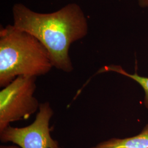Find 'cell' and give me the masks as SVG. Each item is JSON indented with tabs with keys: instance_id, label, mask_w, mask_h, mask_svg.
<instances>
[{
	"instance_id": "ba28073f",
	"label": "cell",
	"mask_w": 148,
	"mask_h": 148,
	"mask_svg": "<svg viewBox=\"0 0 148 148\" xmlns=\"http://www.w3.org/2000/svg\"><path fill=\"white\" fill-rule=\"evenodd\" d=\"M0 148H21L16 145H1Z\"/></svg>"
},
{
	"instance_id": "52a82bcc",
	"label": "cell",
	"mask_w": 148,
	"mask_h": 148,
	"mask_svg": "<svg viewBox=\"0 0 148 148\" xmlns=\"http://www.w3.org/2000/svg\"><path fill=\"white\" fill-rule=\"evenodd\" d=\"M138 5L142 8H148V0H138Z\"/></svg>"
},
{
	"instance_id": "277c9868",
	"label": "cell",
	"mask_w": 148,
	"mask_h": 148,
	"mask_svg": "<svg viewBox=\"0 0 148 148\" xmlns=\"http://www.w3.org/2000/svg\"><path fill=\"white\" fill-rule=\"evenodd\" d=\"M53 109L46 101L40 104L34 121L26 127L9 126L0 132L2 143H13L21 148H62L51 135L49 121Z\"/></svg>"
},
{
	"instance_id": "8992f818",
	"label": "cell",
	"mask_w": 148,
	"mask_h": 148,
	"mask_svg": "<svg viewBox=\"0 0 148 148\" xmlns=\"http://www.w3.org/2000/svg\"><path fill=\"white\" fill-rule=\"evenodd\" d=\"M109 71H113L119 73L130 78H131L133 80L137 82L138 83L143 87L145 91V96L144 98V104L145 106L148 108V77L140 76L137 74V73L134 74H128L123 69L121 66L115 65L104 66L98 70L97 74Z\"/></svg>"
},
{
	"instance_id": "3957f363",
	"label": "cell",
	"mask_w": 148,
	"mask_h": 148,
	"mask_svg": "<svg viewBox=\"0 0 148 148\" xmlns=\"http://www.w3.org/2000/svg\"><path fill=\"white\" fill-rule=\"evenodd\" d=\"M37 77L21 76L0 92V132L13 122L27 120L38 111L40 104L34 96Z\"/></svg>"
},
{
	"instance_id": "7a4b0ae2",
	"label": "cell",
	"mask_w": 148,
	"mask_h": 148,
	"mask_svg": "<svg viewBox=\"0 0 148 148\" xmlns=\"http://www.w3.org/2000/svg\"><path fill=\"white\" fill-rule=\"evenodd\" d=\"M53 67L47 49L36 37L13 25L1 27V87L21 76L45 75Z\"/></svg>"
},
{
	"instance_id": "6da1fadb",
	"label": "cell",
	"mask_w": 148,
	"mask_h": 148,
	"mask_svg": "<svg viewBox=\"0 0 148 148\" xmlns=\"http://www.w3.org/2000/svg\"><path fill=\"white\" fill-rule=\"evenodd\" d=\"M12 13L13 25L32 34L42 43L53 67L66 73L73 71L70 47L88 32L87 18L78 4L71 3L52 13H41L18 3L13 5Z\"/></svg>"
},
{
	"instance_id": "5b68a950",
	"label": "cell",
	"mask_w": 148,
	"mask_h": 148,
	"mask_svg": "<svg viewBox=\"0 0 148 148\" xmlns=\"http://www.w3.org/2000/svg\"><path fill=\"white\" fill-rule=\"evenodd\" d=\"M90 148H148V124L137 136L123 139L112 138Z\"/></svg>"
}]
</instances>
